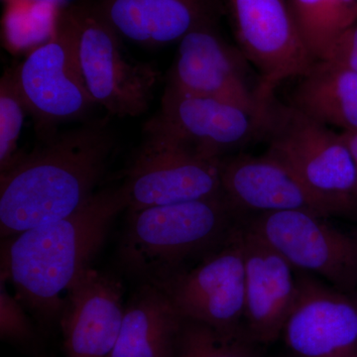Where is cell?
<instances>
[{
  "mask_svg": "<svg viewBox=\"0 0 357 357\" xmlns=\"http://www.w3.org/2000/svg\"><path fill=\"white\" fill-rule=\"evenodd\" d=\"M115 146L105 121L55 133L0 173L2 239L63 220L88 203Z\"/></svg>",
  "mask_w": 357,
  "mask_h": 357,
  "instance_id": "1",
  "label": "cell"
},
{
  "mask_svg": "<svg viewBox=\"0 0 357 357\" xmlns=\"http://www.w3.org/2000/svg\"><path fill=\"white\" fill-rule=\"evenodd\" d=\"M128 208L122 187L96 192L76 213L2 239L1 279L39 321L60 319L64 298L89 267L110 225Z\"/></svg>",
  "mask_w": 357,
  "mask_h": 357,
  "instance_id": "2",
  "label": "cell"
},
{
  "mask_svg": "<svg viewBox=\"0 0 357 357\" xmlns=\"http://www.w3.org/2000/svg\"><path fill=\"white\" fill-rule=\"evenodd\" d=\"M232 211L223 195L131 211L119 245L122 265L142 283L164 280L187 258L222 243Z\"/></svg>",
  "mask_w": 357,
  "mask_h": 357,
  "instance_id": "3",
  "label": "cell"
},
{
  "mask_svg": "<svg viewBox=\"0 0 357 357\" xmlns=\"http://www.w3.org/2000/svg\"><path fill=\"white\" fill-rule=\"evenodd\" d=\"M266 153L286 166L333 215L357 211V174L349 148L332 128L276 96L268 98L261 117Z\"/></svg>",
  "mask_w": 357,
  "mask_h": 357,
  "instance_id": "4",
  "label": "cell"
},
{
  "mask_svg": "<svg viewBox=\"0 0 357 357\" xmlns=\"http://www.w3.org/2000/svg\"><path fill=\"white\" fill-rule=\"evenodd\" d=\"M72 35L77 65L96 105L119 117H136L149 109L158 70L133 62L122 49L121 37L93 4L61 10Z\"/></svg>",
  "mask_w": 357,
  "mask_h": 357,
  "instance_id": "5",
  "label": "cell"
},
{
  "mask_svg": "<svg viewBox=\"0 0 357 357\" xmlns=\"http://www.w3.org/2000/svg\"><path fill=\"white\" fill-rule=\"evenodd\" d=\"M185 319L229 335H244L245 266L243 229H230L201 262L157 282ZM246 337V335H245Z\"/></svg>",
  "mask_w": 357,
  "mask_h": 357,
  "instance_id": "6",
  "label": "cell"
},
{
  "mask_svg": "<svg viewBox=\"0 0 357 357\" xmlns=\"http://www.w3.org/2000/svg\"><path fill=\"white\" fill-rule=\"evenodd\" d=\"M238 47L204 23L178 42L166 89L234 103L261 119L268 98L261 77Z\"/></svg>",
  "mask_w": 357,
  "mask_h": 357,
  "instance_id": "7",
  "label": "cell"
},
{
  "mask_svg": "<svg viewBox=\"0 0 357 357\" xmlns=\"http://www.w3.org/2000/svg\"><path fill=\"white\" fill-rule=\"evenodd\" d=\"M14 72L28 114L43 140L56 133L58 124L84 119L96 105L61 13L50 38L35 48Z\"/></svg>",
  "mask_w": 357,
  "mask_h": 357,
  "instance_id": "8",
  "label": "cell"
},
{
  "mask_svg": "<svg viewBox=\"0 0 357 357\" xmlns=\"http://www.w3.org/2000/svg\"><path fill=\"white\" fill-rule=\"evenodd\" d=\"M261 119L238 105L165 89L156 115L145 126V137L223 159L230 150L261 139Z\"/></svg>",
  "mask_w": 357,
  "mask_h": 357,
  "instance_id": "9",
  "label": "cell"
},
{
  "mask_svg": "<svg viewBox=\"0 0 357 357\" xmlns=\"http://www.w3.org/2000/svg\"><path fill=\"white\" fill-rule=\"evenodd\" d=\"M238 48L261 77L265 95L299 77L317 59L307 48L289 0H223Z\"/></svg>",
  "mask_w": 357,
  "mask_h": 357,
  "instance_id": "10",
  "label": "cell"
},
{
  "mask_svg": "<svg viewBox=\"0 0 357 357\" xmlns=\"http://www.w3.org/2000/svg\"><path fill=\"white\" fill-rule=\"evenodd\" d=\"M301 211L261 213L250 229L276 249L294 269L324 277L340 292L357 289V236Z\"/></svg>",
  "mask_w": 357,
  "mask_h": 357,
  "instance_id": "11",
  "label": "cell"
},
{
  "mask_svg": "<svg viewBox=\"0 0 357 357\" xmlns=\"http://www.w3.org/2000/svg\"><path fill=\"white\" fill-rule=\"evenodd\" d=\"M222 162L145 137L121 185L128 213L222 196Z\"/></svg>",
  "mask_w": 357,
  "mask_h": 357,
  "instance_id": "12",
  "label": "cell"
},
{
  "mask_svg": "<svg viewBox=\"0 0 357 357\" xmlns=\"http://www.w3.org/2000/svg\"><path fill=\"white\" fill-rule=\"evenodd\" d=\"M295 357H357V306L349 294L301 277L284 326Z\"/></svg>",
  "mask_w": 357,
  "mask_h": 357,
  "instance_id": "13",
  "label": "cell"
},
{
  "mask_svg": "<svg viewBox=\"0 0 357 357\" xmlns=\"http://www.w3.org/2000/svg\"><path fill=\"white\" fill-rule=\"evenodd\" d=\"M245 266L244 333L257 344L275 342L290 316L298 293L294 267L248 227L243 229Z\"/></svg>",
  "mask_w": 357,
  "mask_h": 357,
  "instance_id": "14",
  "label": "cell"
},
{
  "mask_svg": "<svg viewBox=\"0 0 357 357\" xmlns=\"http://www.w3.org/2000/svg\"><path fill=\"white\" fill-rule=\"evenodd\" d=\"M123 288L112 275L89 268L65 296L60 316L66 357H109L121 333Z\"/></svg>",
  "mask_w": 357,
  "mask_h": 357,
  "instance_id": "15",
  "label": "cell"
},
{
  "mask_svg": "<svg viewBox=\"0 0 357 357\" xmlns=\"http://www.w3.org/2000/svg\"><path fill=\"white\" fill-rule=\"evenodd\" d=\"M222 191L234 211H301L324 218L333 215L283 162L268 153L222 159Z\"/></svg>",
  "mask_w": 357,
  "mask_h": 357,
  "instance_id": "16",
  "label": "cell"
},
{
  "mask_svg": "<svg viewBox=\"0 0 357 357\" xmlns=\"http://www.w3.org/2000/svg\"><path fill=\"white\" fill-rule=\"evenodd\" d=\"M96 10L121 38L148 47L180 42L215 21L213 0H98Z\"/></svg>",
  "mask_w": 357,
  "mask_h": 357,
  "instance_id": "17",
  "label": "cell"
},
{
  "mask_svg": "<svg viewBox=\"0 0 357 357\" xmlns=\"http://www.w3.org/2000/svg\"><path fill=\"white\" fill-rule=\"evenodd\" d=\"M184 319L161 289L141 284L126 305L109 357H176Z\"/></svg>",
  "mask_w": 357,
  "mask_h": 357,
  "instance_id": "18",
  "label": "cell"
},
{
  "mask_svg": "<svg viewBox=\"0 0 357 357\" xmlns=\"http://www.w3.org/2000/svg\"><path fill=\"white\" fill-rule=\"evenodd\" d=\"M290 105L342 132H357V73L330 60H318L299 77Z\"/></svg>",
  "mask_w": 357,
  "mask_h": 357,
  "instance_id": "19",
  "label": "cell"
},
{
  "mask_svg": "<svg viewBox=\"0 0 357 357\" xmlns=\"http://www.w3.org/2000/svg\"><path fill=\"white\" fill-rule=\"evenodd\" d=\"M307 48L324 60L335 40L357 22V10L344 0H289Z\"/></svg>",
  "mask_w": 357,
  "mask_h": 357,
  "instance_id": "20",
  "label": "cell"
},
{
  "mask_svg": "<svg viewBox=\"0 0 357 357\" xmlns=\"http://www.w3.org/2000/svg\"><path fill=\"white\" fill-rule=\"evenodd\" d=\"M256 345L244 335L220 333L185 319L176 357H263Z\"/></svg>",
  "mask_w": 357,
  "mask_h": 357,
  "instance_id": "21",
  "label": "cell"
},
{
  "mask_svg": "<svg viewBox=\"0 0 357 357\" xmlns=\"http://www.w3.org/2000/svg\"><path fill=\"white\" fill-rule=\"evenodd\" d=\"M26 114L27 107L15 72L7 70L0 81V173L10 168L20 157L17 144Z\"/></svg>",
  "mask_w": 357,
  "mask_h": 357,
  "instance_id": "22",
  "label": "cell"
},
{
  "mask_svg": "<svg viewBox=\"0 0 357 357\" xmlns=\"http://www.w3.org/2000/svg\"><path fill=\"white\" fill-rule=\"evenodd\" d=\"M6 280L0 284V337L4 342L30 349L37 342L31 321L17 297L7 292Z\"/></svg>",
  "mask_w": 357,
  "mask_h": 357,
  "instance_id": "23",
  "label": "cell"
},
{
  "mask_svg": "<svg viewBox=\"0 0 357 357\" xmlns=\"http://www.w3.org/2000/svg\"><path fill=\"white\" fill-rule=\"evenodd\" d=\"M324 60L333 61L357 73V22L335 40Z\"/></svg>",
  "mask_w": 357,
  "mask_h": 357,
  "instance_id": "24",
  "label": "cell"
},
{
  "mask_svg": "<svg viewBox=\"0 0 357 357\" xmlns=\"http://www.w3.org/2000/svg\"><path fill=\"white\" fill-rule=\"evenodd\" d=\"M354 158L357 174V132H340Z\"/></svg>",
  "mask_w": 357,
  "mask_h": 357,
  "instance_id": "25",
  "label": "cell"
},
{
  "mask_svg": "<svg viewBox=\"0 0 357 357\" xmlns=\"http://www.w3.org/2000/svg\"><path fill=\"white\" fill-rule=\"evenodd\" d=\"M352 298H354V302H356L357 306V289L356 292H354V296H352Z\"/></svg>",
  "mask_w": 357,
  "mask_h": 357,
  "instance_id": "26",
  "label": "cell"
}]
</instances>
